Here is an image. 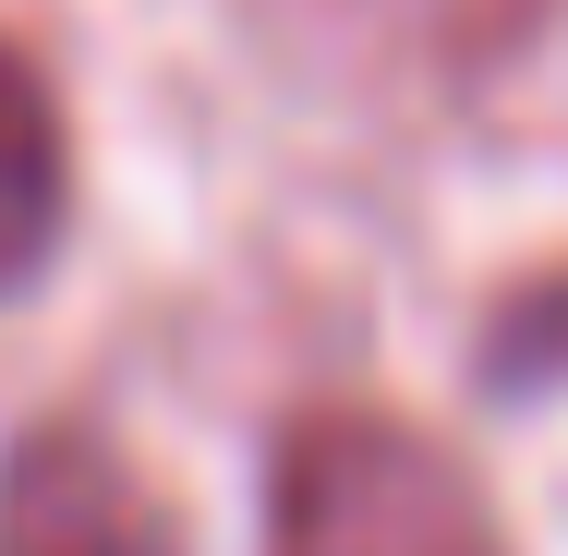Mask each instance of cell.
<instances>
[{
  "mask_svg": "<svg viewBox=\"0 0 568 556\" xmlns=\"http://www.w3.org/2000/svg\"><path fill=\"white\" fill-rule=\"evenodd\" d=\"M266 556H508V533L424 424L327 400L266 459Z\"/></svg>",
  "mask_w": 568,
  "mask_h": 556,
  "instance_id": "obj_1",
  "label": "cell"
},
{
  "mask_svg": "<svg viewBox=\"0 0 568 556\" xmlns=\"http://www.w3.org/2000/svg\"><path fill=\"white\" fill-rule=\"evenodd\" d=\"M0 556H182V520L98 424H24L0 459Z\"/></svg>",
  "mask_w": 568,
  "mask_h": 556,
  "instance_id": "obj_2",
  "label": "cell"
},
{
  "mask_svg": "<svg viewBox=\"0 0 568 556\" xmlns=\"http://www.w3.org/2000/svg\"><path fill=\"white\" fill-rule=\"evenodd\" d=\"M61 219H73V133L49 73L0 37V303L37 291V266L61 254Z\"/></svg>",
  "mask_w": 568,
  "mask_h": 556,
  "instance_id": "obj_3",
  "label": "cell"
}]
</instances>
